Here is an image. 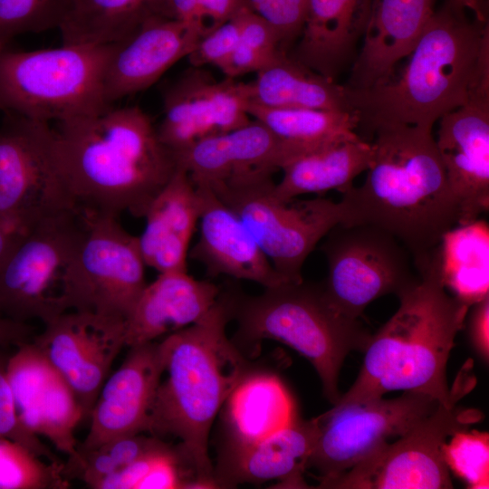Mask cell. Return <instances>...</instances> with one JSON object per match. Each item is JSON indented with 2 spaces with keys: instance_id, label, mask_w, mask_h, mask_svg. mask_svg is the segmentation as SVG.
Segmentation results:
<instances>
[{
  "instance_id": "cell-1",
  "label": "cell",
  "mask_w": 489,
  "mask_h": 489,
  "mask_svg": "<svg viewBox=\"0 0 489 489\" xmlns=\"http://www.w3.org/2000/svg\"><path fill=\"white\" fill-rule=\"evenodd\" d=\"M366 178L339 201L345 225H370L393 235L417 273L433 258L444 235L459 225L457 200L432 129L398 125L375 131Z\"/></svg>"
},
{
  "instance_id": "cell-2",
  "label": "cell",
  "mask_w": 489,
  "mask_h": 489,
  "mask_svg": "<svg viewBox=\"0 0 489 489\" xmlns=\"http://www.w3.org/2000/svg\"><path fill=\"white\" fill-rule=\"evenodd\" d=\"M54 138L60 172L83 212L144 217L177 168L151 118L137 105L59 122Z\"/></svg>"
},
{
  "instance_id": "cell-3",
  "label": "cell",
  "mask_w": 489,
  "mask_h": 489,
  "mask_svg": "<svg viewBox=\"0 0 489 489\" xmlns=\"http://www.w3.org/2000/svg\"><path fill=\"white\" fill-rule=\"evenodd\" d=\"M231 320L230 294L221 289L200 321L160 341L167 378L158 388L148 432L179 439L196 478L193 488H216L208 455L212 425L233 390L257 370L228 339Z\"/></svg>"
},
{
  "instance_id": "cell-4",
  "label": "cell",
  "mask_w": 489,
  "mask_h": 489,
  "mask_svg": "<svg viewBox=\"0 0 489 489\" xmlns=\"http://www.w3.org/2000/svg\"><path fill=\"white\" fill-rule=\"evenodd\" d=\"M401 74L364 90L347 88L351 111L373 132L407 125L432 129L436 121L489 91L488 21L448 1L435 11Z\"/></svg>"
},
{
  "instance_id": "cell-5",
  "label": "cell",
  "mask_w": 489,
  "mask_h": 489,
  "mask_svg": "<svg viewBox=\"0 0 489 489\" xmlns=\"http://www.w3.org/2000/svg\"><path fill=\"white\" fill-rule=\"evenodd\" d=\"M419 281L399 296V307L370 339L360 373L334 405L367 402L391 391L457 403L465 389H450L446 364L471 307L446 290L438 248L417 272Z\"/></svg>"
},
{
  "instance_id": "cell-6",
  "label": "cell",
  "mask_w": 489,
  "mask_h": 489,
  "mask_svg": "<svg viewBox=\"0 0 489 489\" xmlns=\"http://www.w3.org/2000/svg\"><path fill=\"white\" fill-rule=\"evenodd\" d=\"M264 289L247 295L228 287L237 323L231 340L244 356L258 352L264 340L288 345L310 361L325 398L336 404L342 364L350 352L364 351L371 333L331 304L321 283L284 282Z\"/></svg>"
},
{
  "instance_id": "cell-7",
  "label": "cell",
  "mask_w": 489,
  "mask_h": 489,
  "mask_svg": "<svg viewBox=\"0 0 489 489\" xmlns=\"http://www.w3.org/2000/svg\"><path fill=\"white\" fill-rule=\"evenodd\" d=\"M111 44H62L35 51L0 50V110L57 123L111 106L104 75Z\"/></svg>"
},
{
  "instance_id": "cell-8",
  "label": "cell",
  "mask_w": 489,
  "mask_h": 489,
  "mask_svg": "<svg viewBox=\"0 0 489 489\" xmlns=\"http://www.w3.org/2000/svg\"><path fill=\"white\" fill-rule=\"evenodd\" d=\"M78 209L60 172L54 129L5 111L0 124V222L26 233Z\"/></svg>"
},
{
  "instance_id": "cell-9",
  "label": "cell",
  "mask_w": 489,
  "mask_h": 489,
  "mask_svg": "<svg viewBox=\"0 0 489 489\" xmlns=\"http://www.w3.org/2000/svg\"><path fill=\"white\" fill-rule=\"evenodd\" d=\"M83 227L73 209L29 229L0 271V314L43 324L67 312L65 291Z\"/></svg>"
},
{
  "instance_id": "cell-10",
  "label": "cell",
  "mask_w": 489,
  "mask_h": 489,
  "mask_svg": "<svg viewBox=\"0 0 489 489\" xmlns=\"http://www.w3.org/2000/svg\"><path fill=\"white\" fill-rule=\"evenodd\" d=\"M274 185L266 177L214 194L241 218L277 273L298 283L307 257L341 222L340 205L324 197L283 200Z\"/></svg>"
},
{
  "instance_id": "cell-11",
  "label": "cell",
  "mask_w": 489,
  "mask_h": 489,
  "mask_svg": "<svg viewBox=\"0 0 489 489\" xmlns=\"http://www.w3.org/2000/svg\"><path fill=\"white\" fill-rule=\"evenodd\" d=\"M321 251L328 264L324 292L350 319L358 320L374 300L398 297L419 281L406 247L374 225L337 224L323 237Z\"/></svg>"
},
{
  "instance_id": "cell-12",
  "label": "cell",
  "mask_w": 489,
  "mask_h": 489,
  "mask_svg": "<svg viewBox=\"0 0 489 489\" xmlns=\"http://www.w3.org/2000/svg\"><path fill=\"white\" fill-rule=\"evenodd\" d=\"M65 291L68 311L126 319L147 285L139 244L119 216L83 212Z\"/></svg>"
},
{
  "instance_id": "cell-13",
  "label": "cell",
  "mask_w": 489,
  "mask_h": 489,
  "mask_svg": "<svg viewBox=\"0 0 489 489\" xmlns=\"http://www.w3.org/2000/svg\"><path fill=\"white\" fill-rule=\"evenodd\" d=\"M480 419V413L439 404L393 443L385 442L354 466L321 479L318 488L446 489L453 488L443 446L455 432Z\"/></svg>"
},
{
  "instance_id": "cell-14",
  "label": "cell",
  "mask_w": 489,
  "mask_h": 489,
  "mask_svg": "<svg viewBox=\"0 0 489 489\" xmlns=\"http://www.w3.org/2000/svg\"><path fill=\"white\" fill-rule=\"evenodd\" d=\"M440 403L424 394L403 392L367 402L333 405L315 417L318 436L308 468L327 479L346 472L390 437L401 436Z\"/></svg>"
},
{
  "instance_id": "cell-15",
  "label": "cell",
  "mask_w": 489,
  "mask_h": 489,
  "mask_svg": "<svg viewBox=\"0 0 489 489\" xmlns=\"http://www.w3.org/2000/svg\"><path fill=\"white\" fill-rule=\"evenodd\" d=\"M32 341L72 388L89 419L118 354L125 346V320L67 311Z\"/></svg>"
},
{
  "instance_id": "cell-16",
  "label": "cell",
  "mask_w": 489,
  "mask_h": 489,
  "mask_svg": "<svg viewBox=\"0 0 489 489\" xmlns=\"http://www.w3.org/2000/svg\"><path fill=\"white\" fill-rule=\"evenodd\" d=\"M160 141L175 155L197 142L251 122L247 108L251 83L214 78L203 67H191L163 91Z\"/></svg>"
},
{
  "instance_id": "cell-17",
  "label": "cell",
  "mask_w": 489,
  "mask_h": 489,
  "mask_svg": "<svg viewBox=\"0 0 489 489\" xmlns=\"http://www.w3.org/2000/svg\"><path fill=\"white\" fill-rule=\"evenodd\" d=\"M6 372L21 424L74 457L78 454L74 431L84 417L64 378L32 340L9 356Z\"/></svg>"
},
{
  "instance_id": "cell-18",
  "label": "cell",
  "mask_w": 489,
  "mask_h": 489,
  "mask_svg": "<svg viewBox=\"0 0 489 489\" xmlns=\"http://www.w3.org/2000/svg\"><path fill=\"white\" fill-rule=\"evenodd\" d=\"M287 147L261 122L197 142L176 155L196 187L213 193L266 177L291 158Z\"/></svg>"
},
{
  "instance_id": "cell-19",
  "label": "cell",
  "mask_w": 489,
  "mask_h": 489,
  "mask_svg": "<svg viewBox=\"0 0 489 489\" xmlns=\"http://www.w3.org/2000/svg\"><path fill=\"white\" fill-rule=\"evenodd\" d=\"M163 373L160 341L130 347L120 367L105 380L90 414L89 432L78 450L148 432Z\"/></svg>"
},
{
  "instance_id": "cell-20",
  "label": "cell",
  "mask_w": 489,
  "mask_h": 489,
  "mask_svg": "<svg viewBox=\"0 0 489 489\" xmlns=\"http://www.w3.org/2000/svg\"><path fill=\"white\" fill-rule=\"evenodd\" d=\"M449 186L459 206V225L489 209V97L468 102L439 119L436 139Z\"/></svg>"
},
{
  "instance_id": "cell-21",
  "label": "cell",
  "mask_w": 489,
  "mask_h": 489,
  "mask_svg": "<svg viewBox=\"0 0 489 489\" xmlns=\"http://www.w3.org/2000/svg\"><path fill=\"white\" fill-rule=\"evenodd\" d=\"M201 36L191 26L150 14L126 38L115 43L104 75L107 102L146 90L173 64L187 56Z\"/></svg>"
},
{
  "instance_id": "cell-22",
  "label": "cell",
  "mask_w": 489,
  "mask_h": 489,
  "mask_svg": "<svg viewBox=\"0 0 489 489\" xmlns=\"http://www.w3.org/2000/svg\"><path fill=\"white\" fill-rule=\"evenodd\" d=\"M317 436L316 418L302 420L295 417L288 425L254 443L221 447L213 473L216 488L273 480L282 488H308L302 475Z\"/></svg>"
},
{
  "instance_id": "cell-23",
  "label": "cell",
  "mask_w": 489,
  "mask_h": 489,
  "mask_svg": "<svg viewBox=\"0 0 489 489\" xmlns=\"http://www.w3.org/2000/svg\"><path fill=\"white\" fill-rule=\"evenodd\" d=\"M196 187L200 202L199 235L188 252L189 257L213 277L226 275L254 282L264 288L286 282L237 214L208 188Z\"/></svg>"
},
{
  "instance_id": "cell-24",
  "label": "cell",
  "mask_w": 489,
  "mask_h": 489,
  "mask_svg": "<svg viewBox=\"0 0 489 489\" xmlns=\"http://www.w3.org/2000/svg\"><path fill=\"white\" fill-rule=\"evenodd\" d=\"M435 0H371L363 45L348 88L369 89L391 78L433 15Z\"/></svg>"
},
{
  "instance_id": "cell-25",
  "label": "cell",
  "mask_w": 489,
  "mask_h": 489,
  "mask_svg": "<svg viewBox=\"0 0 489 489\" xmlns=\"http://www.w3.org/2000/svg\"><path fill=\"white\" fill-rule=\"evenodd\" d=\"M221 289L193 278L187 271L159 273L147 283L125 319V346L156 341L197 322L216 303Z\"/></svg>"
},
{
  "instance_id": "cell-26",
  "label": "cell",
  "mask_w": 489,
  "mask_h": 489,
  "mask_svg": "<svg viewBox=\"0 0 489 489\" xmlns=\"http://www.w3.org/2000/svg\"><path fill=\"white\" fill-rule=\"evenodd\" d=\"M197 187L185 169L176 172L150 203L139 238L147 266L158 273L187 271L189 244L199 219Z\"/></svg>"
},
{
  "instance_id": "cell-27",
  "label": "cell",
  "mask_w": 489,
  "mask_h": 489,
  "mask_svg": "<svg viewBox=\"0 0 489 489\" xmlns=\"http://www.w3.org/2000/svg\"><path fill=\"white\" fill-rule=\"evenodd\" d=\"M371 0H307L301 39L292 57L333 80L363 35Z\"/></svg>"
},
{
  "instance_id": "cell-28",
  "label": "cell",
  "mask_w": 489,
  "mask_h": 489,
  "mask_svg": "<svg viewBox=\"0 0 489 489\" xmlns=\"http://www.w3.org/2000/svg\"><path fill=\"white\" fill-rule=\"evenodd\" d=\"M372 154L371 143L359 136L301 154L282 166L283 175L273 193L283 200L333 189L342 194L369 168Z\"/></svg>"
},
{
  "instance_id": "cell-29",
  "label": "cell",
  "mask_w": 489,
  "mask_h": 489,
  "mask_svg": "<svg viewBox=\"0 0 489 489\" xmlns=\"http://www.w3.org/2000/svg\"><path fill=\"white\" fill-rule=\"evenodd\" d=\"M225 404L222 447L254 443L295 417L291 397L281 380L258 369L233 390Z\"/></svg>"
},
{
  "instance_id": "cell-30",
  "label": "cell",
  "mask_w": 489,
  "mask_h": 489,
  "mask_svg": "<svg viewBox=\"0 0 489 489\" xmlns=\"http://www.w3.org/2000/svg\"><path fill=\"white\" fill-rule=\"evenodd\" d=\"M256 73L250 82L254 103L352 112L346 87L307 69L283 52Z\"/></svg>"
},
{
  "instance_id": "cell-31",
  "label": "cell",
  "mask_w": 489,
  "mask_h": 489,
  "mask_svg": "<svg viewBox=\"0 0 489 489\" xmlns=\"http://www.w3.org/2000/svg\"><path fill=\"white\" fill-rule=\"evenodd\" d=\"M446 290L469 307L489 295V227L481 219L446 232L439 245Z\"/></svg>"
},
{
  "instance_id": "cell-32",
  "label": "cell",
  "mask_w": 489,
  "mask_h": 489,
  "mask_svg": "<svg viewBox=\"0 0 489 489\" xmlns=\"http://www.w3.org/2000/svg\"><path fill=\"white\" fill-rule=\"evenodd\" d=\"M248 114L284 143L292 158L358 137L357 115L350 111L307 108H272L250 101ZM290 158V159H291Z\"/></svg>"
},
{
  "instance_id": "cell-33",
  "label": "cell",
  "mask_w": 489,
  "mask_h": 489,
  "mask_svg": "<svg viewBox=\"0 0 489 489\" xmlns=\"http://www.w3.org/2000/svg\"><path fill=\"white\" fill-rule=\"evenodd\" d=\"M150 0H63L57 29L62 44H111L149 14Z\"/></svg>"
},
{
  "instance_id": "cell-34",
  "label": "cell",
  "mask_w": 489,
  "mask_h": 489,
  "mask_svg": "<svg viewBox=\"0 0 489 489\" xmlns=\"http://www.w3.org/2000/svg\"><path fill=\"white\" fill-rule=\"evenodd\" d=\"M168 445L162 438L142 433L121 436L88 451L78 450L64 464V475L69 480L79 479L91 488L99 480Z\"/></svg>"
},
{
  "instance_id": "cell-35",
  "label": "cell",
  "mask_w": 489,
  "mask_h": 489,
  "mask_svg": "<svg viewBox=\"0 0 489 489\" xmlns=\"http://www.w3.org/2000/svg\"><path fill=\"white\" fill-rule=\"evenodd\" d=\"M64 464L44 461L24 445L0 436V489H65Z\"/></svg>"
},
{
  "instance_id": "cell-36",
  "label": "cell",
  "mask_w": 489,
  "mask_h": 489,
  "mask_svg": "<svg viewBox=\"0 0 489 489\" xmlns=\"http://www.w3.org/2000/svg\"><path fill=\"white\" fill-rule=\"evenodd\" d=\"M443 457L449 471L464 480L468 488L489 487V435L461 429L443 446Z\"/></svg>"
},
{
  "instance_id": "cell-37",
  "label": "cell",
  "mask_w": 489,
  "mask_h": 489,
  "mask_svg": "<svg viewBox=\"0 0 489 489\" xmlns=\"http://www.w3.org/2000/svg\"><path fill=\"white\" fill-rule=\"evenodd\" d=\"M244 7V0H150L149 11L191 26L202 38Z\"/></svg>"
},
{
  "instance_id": "cell-38",
  "label": "cell",
  "mask_w": 489,
  "mask_h": 489,
  "mask_svg": "<svg viewBox=\"0 0 489 489\" xmlns=\"http://www.w3.org/2000/svg\"><path fill=\"white\" fill-rule=\"evenodd\" d=\"M63 0H0V50L17 35L58 27Z\"/></svg>"
},
{
  "instance_id": "cell-39",
  "label": "cell",
  "mask_w": 489,
  "mask_h": 489,
  "mask_svg": "<svg viewBox=\"0 0 489 489\" xmlns=\"http://www.w3.org/2000/svg\"><path fill=\"white\" fill-rule=\"evenodd\" d=\"M0 346V436L14 440L51 462H61L39 437L29 432L20 422L7 378L6 365L9 356Z\"/></svg>"
},
{
  "instance_id": "cell-40",
  "label": "cell",
  "mask_w": 489,
  "mask_h": 489,
  "mask_svg": "<svg viewBox=\"0 0 489 489\" xmlns=\"http://www.w3.org/2000/svg\"><path fill=\"white\" fill-rule=\"evenodd\" d=\"M245 8L198 41L187 55L191 66L219 68L222 65L239 43L242 14Z\"/></svg>"
},
{
  "instance_id": "cell-41",
  "label": "cell",
  "mask_w": 489,
  "mask_h": 489,
  "mask_svg": "<svg viewBox=\"0 0 489 489\" xmlns=\"http://www.w3.org/2000/svg\"><path fill=\"white\" fill-rule=\"evenodd\" d=\"M247 7L268 22L288 42L301 34L307 0H244Z\"/></svg>"
},
{
  "instance_id": "cell-42",
  "label": "cell",
  "mask_w": 489,
  "mask_h": 489,
  "mask_svg": "<svg viewBox=\"0 0 489 489\" xmlns=\"http://www.w3.org/2000/svg\"><path fill=\"white\" fill-rule=\"evenodd\" d=\"M174 446H167L152 452L120 471L96 482L91 489H136L140 480L150 468L165 455L173 450Z\"/></svg>"
},
{
  "instance_id": "cell-43",
  "label": "cell",
  "mask_w": 489,
  "mask_h": 489,
  "mask_svg": "<svg viewBox=\"0 0 489 489\" xmlns=\"http://www.w3.org/2000/svg\"><path fill=\"white\" fill-rule=\"evenodd\" d=\"M467 331L472 345L485 362L489 358V295L473 304Z\"/></svg>"
},
{
  "instance_id": "cell-44",
  "label": "cell",
  "mask_w": 489,
  "mask_h": 489,
  "mask_svg": "<svg viewBox=\"0 0 489 489\" xmlns=\"http://www.w3.org/2000/svg\"><path fill=\"white\" fill-rule=\"evenodd\" d=\"M34 336V328L28 322L15 321L0 314V346L17 348Z\"/></svg>"
},
{
  "instance_id": "cell-45",
  "label": "cell",
  "mask_w": 489,
  "mask_h": 489,
  "mask_svg": "<svg viewBox=\"0 0 489 489\" xmlns=\"http://www.w3.org/2000/svg\"><path fill=\"white\" fill-rule=\"evenodd\" d=\"M24 234L0 222V271Z\"/></svg>"
},
{
  "instance_id": "cell-46",
  "label": "cell",
  "mask_w": 489,
  "mask_h": 489,
  "mask_svg": "<svg viewBox=\"0 0 489 489\" xmlns=\"http://www.w3.org/2000/svg\"><path fill=\"white\" fill-rule=\"evenodd\" d=\"M453 5L471 10L475 17L482 21H488L487 18V4L485 0H447Z\"/></svg>"
}]
</instances>
